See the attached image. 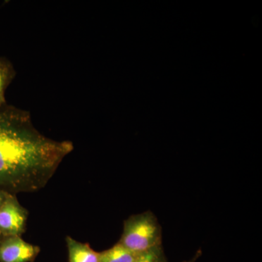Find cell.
I'll list each match as a JSON object with an SVG mask.
<instances>
[{"label":"cell","instance_id":"6da1fadb","mask_svg":"<svg viewBox=\"0 0 262 262\" xmlns=\"http://www.w3.org/2000/svg\"><path fill=\"white\" fill-rule=\"evenodd\" d=\"M119 244L134 253H141L162 246V229L151 211L130 215L124 222Z\"/></svg>","mask_w":262,"mask_h":262},{"label":"cell","instance_id":"7a4b0ae2","mask_svg":"<svg viewBox=\"0 0 262 262\" xmlns=\"http://www.w3.org/2000/svg\"><path fill=\"white\" fill-rule=\"evenodd\" d=\"M29 212L15 194H9L0 207L1 237L21 236L24 233Z\"/></svg>","mask_w":262,"mask_h":262},{"label":"cell","instance_id":"3957f363","mask_svg":"<svg viewBox=\"0 0 262 262\" xmlns=\"http://www.w3.org/2000/svg\"><path fill=\"white\" fill-rule=\"evenodd\" d=\"M39 252V246L26 242L20 236L0 239V262H33Z\"/></svg>","mask_w":262,"mask_h":262},{"label":"cell","instance_id":"277c9868","mask_svg":"<svg viewBox=\"0 0 262 262\" xmlns=\"http://www.w3.org/2000/svg\"><path fill=\"white\" fill-rule=\"evenodd\" d=\"M69 262H98V253L89 244L76 241L70 236L66 237Z\"/></svg>","mask_w":262,"mask_h":262},{"label":"cell","instance_id":"5b68a950","mask_svg":"<svg viewBox=\"0 0 262 262\" xmlns=\"http://www.w3.org/2000/svg\"><path fill=\"white\" fill-rule=\"evenodd\" d=\"M139 253L133 252L117 243L113 247L98 253V262H133Z\"/></svg>","mask_w":262,"mask_h":262},{"label":"cell","instance_id":"8992f818","mask_svg":"<svg viewBox=\"0 0 262 262\" xmlns=\"http://www.w3.org/2000/svg\"><path fill=\"white\" fill-rule=\"evenodd\" d=\"M15 72L13 65L5 58H0V106L5 105V91L14 78Z\"/></svg>","mask_w":262,"mask_h":262},{"label":"cell","instance_id":"52a82bcc","mask_svg":"<svg viewBox=\"0 0 262 262\" xmlns=\"http://www.w3.org/2000/svg\"><path fill=\"white\" fill-rule=\"evenodd\" d=\"M133 262H168L162 246L139 253Z\"/></svg>","mask_w":262,"mask_h":262},{"label":"cell","instance_id":"ba28073f","mask_svg":"<svg viewBox=\"0 0 262 262\" xmlns=\"http://www.w3.org/2000/svg\"><path fill=\"white\" fill-rule=\"evenodd\" d=\"M9 194L10 193L5 192V191L0 189V207L3 204L5 199H6L7 196H8Z\"/></svg>","mask_w":262,"mask_h":262},{"label":"cell","instance_id":"9c48e42d","mask_svg":"<svg viewBox=\"0 0 262 262\" xmlns=\"http://www.w3.org/2000/svg\"><path fill=\"white\" fill-rule=\"evenodd\" d=\"M202 255V251L201 250H198V252L195 253V255H194V257L192 258V259L189 260V261H184L183 262H195L196 260H198V258L200 257Z\"/></svg>","mask_w":262,"mask_h":262},{"label":"cell","instance_id":"30bf717a","mask_svg":"<svg viewBox=\"0 0 262 262\" xmlns=\"http://www.w3.org/2000/svg\"><path fill=\"white\" fill-rule=\"evenodd\" d=\"M0 239H1V236H0Z\"/></svg>","mask_w":262,"mask_h":262}]
</instances>
